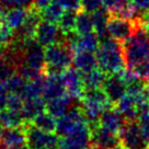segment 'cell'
I'll return each instance as SVG.
<instances>
[{"instance_id": "1", "label": "cell", "mask_w": 149, "mask_h": 149, "mask_svg": "<svg viewBox=\"0 0 149 149\" xmlns=\"http://www.w3.org/2000/svg\"><path fill=\"white\" fill-rule=\"evenodd\" d=\"M95 55L99 68L107 74H117L125 66L122 44L112 37L100 43Z\"/></svg>"}, {"instance_id": "2", "label": "cell", "mask_w": 149, "mask_h": 149, "mask_svg": "<svg viewBox=\"0 0 149 149\" xmlns=\"http://www.w3.org/2000/svg\"><path fill=\"white\" fill-rule=\"evenodd\" d=\"M125 66L133 69L143 61L149 58V34L140 24L132 36L123 43Z\"/></svg>"}, {"instance_id": "3", "label": "cell", "mask_w": 149, "mask_h": 149, "mask_svg": "<svg viewBox=\"0 0 149 149\" xmlns=\"http://www.w3.org/2000/svg\"><path fill=\"white\" fill-rule=\"evenodd\" d=\"M74 53L65 43H55L45 47L46 66L44 74H61L72 65Z\"/></svg>"}, {"instance_id": "4", "label": "cell", "mask_w": 149, "mask_h": 149, "mask_svg": "<svg viewBox=\"0 0 149 149\" xmlns=\"http://www.w3.org/2000/svg\"><path fill=\"white\" fill-rule=\"evenodd\" d=\"M24 130L29 149H53L58 146L59 138L57 134L44 132L32 123H26L24 125Z\"/></svg>"}, {"instance_id": "5", "label": "cell", "mask_w": 149, "mask_h": 149, "mask_svg": "<svg viewBox=\"0 0 149 149\" xmlns=\"http://www.w3.org/2000/svg\"><path fill=\"white\" fill-rule=\"evenodd\" d=\"M139 25V21L111 14L107 22V32L113 40L124 43L135 33Z\"/></svg>"}, {"instance_id": "6", "label": "cell", "mask_w": 149, "mask_h": 149, "mask_svg": "<svg viewBox=\"0 0 149 149\" xmlns=\"http://www.w3.org/2000/svg\"><path fill=\"white\" fill-rule=\"evenodd\" d=\"M91 144V127L88 123L81 124L68 135L61 137L58 149H87Z\"/></svg>"}, {"instance_id": "7", "label": "cell", "mask_w": 149, "mask_h": 149, "mask_svg": "<svg viewBox=\"0 0 149 149\" xmlns=\"http://www.w3.org/2000/svg\"><path fill=\"white\" fill-rule=\"evenodd\" d=\"M121 145L125 149H149V145L143 137L139 124L136 121H127L118 133Z\"/></svg>"}, {"instance_id": "8", "label": "cell", "mask_w": 149, "mask_h": 149, "mask_svg": "<svg viewBox=\"0 0 149 149\" xmlns=\"http://www.w3.org/2000/svg\"><path fill=\"white\" fill-rule=\"evenodd\" d=\"M88 123L84 118V113L81 111L80 105H74L65 115L58 118L57 121V127H56V134L61 137L68 135L74 130H76L81 124Z\"/></svg>"}, {"instance_id": "9", "label": "cell", "mask_w": 149, "mask_h": 149, "mask_svg": "<svg viewBox=\"0 0 149 149\" xmlns=\"http://www.w3.org/2000/svg\"><path fill=\"white\" fill-rule=\"evenodd\" d=\"M65 33L61 31L56 23L42 20L36 30L35 40L42 46L46 47L55 43H64Z\"/></svg>"}, {"instance_id": "10", "label": "cell", "mask_w": 149, "mask_h": 149, "mask_svg": "<svg viewBox=\"0 0 149 149\" xmlns=\"http://www.w3.org/2000/svg\"><path fill=\"white\" fill-rule=\"evenodd\" d=\"M121 145L118 134H115L100 124L91 128V144L94 149H112Z\"/></svg>"}, {"instance_id": "11", "label": "cell", "mask_w": 149, "mask_h": 149, "mask_svg": "<svg viewBox=\"0 0 149 149\" xmlns=\"http://www.w3.org/2000/svg\"><path fill=\"white\" fill-rule=\"evenodd\" d=\"M43 47L44 46L36 42V40L25 42L22 64L44 72L46 61H45V49Z\"/></svg>"}, {"instance_id": "12", "label": "cell", "mask_w": 149, "mask_h": 149, "mask_svg": "<svg viewBox=\"0 0 149 149\" xmlns=\"http://www.w3.org/2000/svg\"><path fill=\"white\" fill-rule=\"evenodd\" d=\"M61 79L65 84L66 92L76 100H81L84 91L82 72L74 67H69L63 72Z\"/></svg>"}, {"instance_id": "13", "label": "cell", "mask_w": 149, "mask_h": 149, "mask_svg": "<svg viewBox=\"0 0 149 149\" xmlns=\"http://www.w3.org/2000/svg\"><path fill=\"white\" fill-rule=\"evenodd\" d=\"M102 89L112 104H115L127 93V86L117 74H107Z\"/></svg>"}, {"instance_id": "14", "label": "cell", "mask_w": 149, "mask_h": 149, "mask_svg": "<svg viewBox=\"0 0 149 149\" xmlns=\"http://www.w3.org/2000/svg\"><path fill=\"white\" fill-rule=\"evenodd\" d=\"M61 74H44V90L42 97L46 102L63 97L67 93L65 84L61 79Z\"/></svg>"}, {"instance_id": "15", "label": "cell", "mask_w": 149, "mask_h": 149, "mask_svg": "<svg viewBox=\"0 0 149 149\" xmlns=\"http://www.w3.org/2000/svg\"><path fill=\"white\" fill-rule=\"evenodd\" d=\"M126 122L127 121L125 120V117L122 115L116 107H110L103 111L99 124L113 133L118 134L120 130L123 128V126L125 125Z\"/></svg>"}, {"instance_id": "16", "label": "cell", "mask_w": 149, "mask_h": 149, "mask_svg": "<svg viewBox=\"0 0 149 149\" xmlns=\"http://www.w3.org/2000/svg\"><path fill=\"white\" fill-rule=\"evenodd\" d=\"M74 100L70 94L66 93L63 97L48 101L46 104V111L56 118L65 115L71 107L74 105Z\"/></svg>"}, {"instance_id": "17", "label": "cell", "mask_w": 149, "mask_h": 149, "mask_svg": "<svg viewBox=\"0 0 149 149\" xmlns=\"http://www.w3.org/2000/svg\"><path fill=\"white\" fill-rule=\"evenodd\" d=\"M72 66L76 69H78L80 72L86 74L91 70L98 68V59L97 55L91 52H77L74 53L72 57Z\"/></svg>"}, {"instance_id": "18", "label": "cell", "mask_w": 149, "mask_h": 149, "mask_svg": "<svg viewBox=\"0 0 149 149\" xmlns=\"http://www.w3.org/2000/svg\"><path fill=\"white\" fill-rule=\"evenodd\" d=\"M46 104V101L43 99V97L24 100V104L22 107V110H21L24 121L26 123H31L37 115L45 112Z\"/></svg>"}, {"instance_id": "19", "label": "cell", "mask_w": 149, "mask_h": 149, "mask_svg": "<svg viewBox=\"0 0 149 149\" xmlns=\"http://www.w3.org/2000/svg\"><path fill=\"white\" fill-rule=\"evenodd\" d=\"M0 139L8 147L26 145V134L24 126L22 127H3Z\"/></svg>"}, {"instance_id": "20", "label": "cell", "mask_w": 149, "mask_h": 149, "mask_svg": "<svg viewBox=\"0 0 149 149\" xmlns=\"http://www.w3.org/2000/svg\"><path fill=\"white\" fill-rule=\"evenodd\" d=\"M29 12H30V9H26V8H12L5 11L2 14V18L5 23L12 31H17L23 25L28 18Z\"/></svg>"}, {"instance_id": "21", "label": "cell", "mask_w": 149, "mask_h": 149, "mask_svg": "<svg viewBox=\"0 0 149 149\" xmlns=\"http://www.w3.org/2000/svg\"><path fill=\"white\" fill-rule=\"evenodd\" d=\"M115 107L120 111L126 121H136L138 118V112L135 98L126 93L125 95L115 103Z\"/></svg>"}, {"instance_id": "22", "label": "cell", "mask_w": 149, "mask_h": 149, "mask_svg": "<svg viewBox=\"0 0 149 149\" xmlns=\"http://www.w3.org/2000/svg\"><path fill=\"white\" fill-rule=\"evenodd\" d=\"M100 46V40H99L98 35L95 32H91L88 34H84L80 35L78 43L74 47V53L77 52H91V53H95L97 49Z\"/></svg>"}, {"instance_id": "23", "label": "cell", "mask_w": 149, "mask_h": 149, "mask_svg": "<svg viewBox=\"0 0 149 149\" xmlns=\"http://www.w3.org/2000/svg\"><path fill=\"white\" fill-rule=\"evenodd\" d=\"M0 121L3 127H22L26 124L21 112L10 109L0 111Z\"/></svg>"}, {"instance_id": "24", "label": "cell", "mask_w": 149, "mask_h": 149, "mask_svg": "<svg viewBox=\"0 0 149 149\" xmlns=\"http://www.w3.org/2000/svg\"><path fill=\"white\" fill-rule=\"evenodd\" d=\"M107 76V74L103 70L100 69L99 67L89 71V72L82 74V81H84V89L102 88Z\"/></svg>"}, {"instance_id": "25", "label": "cell", "mask_w": 149, "mask_h": 149, "mask_svg": "<svg viewBox=\"0 0 149 149\" xmlns=\"http://www.w3.org/2000/svg\"><path fill=\"white\" fill-rule=\"evenodd\" d=\"M43 90H44V76L41 78H37V79L26 81V84L21 93V97L24 100L38 98V97L43 95Z\"/></svg>"}, {"instance_id": "26", "label": "cell", "mask_w": 149, "mask_h": 149, "mask_svg": "<svg viewBox=\"0 0 149 149\" xmlns=\"http://www.w3.org/2000/svg\"><path fill=\"white\" fill-rule=\"evenodd\" d=\"M76 32L79 35L88 34V33L94 32V26H93L92 15L86 11H78L77 19H76Z\"/></svg>"}, {"instance_id": "27", "label": "cell", "mask_w": 149, "mask_h": 149, "mask_svg": "<svg viewBox=\"0 0 149 149\" xmlns=\"http://www.w3.org/2000/svg\"><path fill=\"white\" fill-rule=\"evenodd\" d=\"M31 123L34 126H36L37 128L44 130V132H47V133H55L56 127H57L56 117L51 115L48 112H43V113H41Z\"/></svg>"}, {"instance_id": "28", "label": "cell", "mask_w": 149, "mask_h": 149, "mask_svg": "<svg viewBox=\"0 0 149 149\" xmlns=\"http://www.w3.org/2000/svg\"><path fill=\"white\" fill-rule=\"evenodd\" d=\"M64 12H65V9L57 1L53 0L46 8H44L41 11V14H42L43 20L53 22V23H58V21L61 20Z\"/></svg>"}, {"instance_id": "29", "label": "cell", "mask_w": 149, "mask_h": 149, "mask_svg": "<svg viewBox=\"0 0 149 149\" xmlns=\"http://www.w3.org/2000/svg\"><path fill=\"white\" fill-rule=\"evenodd\" d=\"M18 72V65L6 56L0 55V82H6Z\"/></svg>"}, {"instance_id": "30", "label": "cell", "mask_w": 149, "mask_h": 149, "mask_svg": "<svg viewBox=\"0 0 149 149\" xmlns=\"http://www.w3.org/2000/svg\"><path fill=\"white\" fill-rule=\"evenodd\" d=\"M77 13L76 11H70V10H65L64 14L61 15V20L58 21V26L64 33L74 31L76 28V19H77Z\"/></svg>"}, {"instance_id": "31", "label": "cell", "mask_w": 149, "mask_h": 149, "mask_svg": "<svg viewBox=\"0 0 149 149\" xmlns=\"http://www.w3.org/2000/svg\"><path fill=\"white\" fill-rule=\"evenodd\" d=\"M6 84H7L10 93H17V94L21 95V93L26 84V80L18 72V74H14L8 81H6Z\"/></svg>"}, {"instance_id": "32", "label": "cell", "mask_w": 149, "mask_h": 149, "mask_svg": "<svg viewBox=\"0 0 149 149\" xmlns=\"http://www.w3.org/2000/svg\"><path fill=\"white\" fill-rule=\"evenodd\" d=\"M13 40V31L5 23L2 15H0V49L8 46Z\"/></svg>"}, {"instance_id": "33", "label": "cell", "mask_w": 149, "mask_h": 149, "mask_svg": "<svg viewBox=\"0 0 149 149\" xmlns=\"http://www.w3.org/2000/svg\"><path fill=\"white\" fill-rule=\"evenodd\" d=\"M18 72L21 74L26 81L37 79V78H41V77L44 76V72H43V71H40V70L35 69V68H32V67H30V66H28V65H24V64H22V65H20L18 67Z\"/></svg>"}, {"instance_id": "34", "label": "cell", "mask_w": 149, "mask_h": 149, "mask_svg": "<svg viewBox=\"0 0 149 149\" xmlns=\"http://www.w3.org/2000/svg\"><path fill=\"white\" fill-rule=\"evenodd\" d=\"M130 2V0H103V6L111 14H116Z\"/></svg>"}, {"instance_id": "35", "label": "cell", "mask_w": 149, "mask_h": 149, "mask_svg": "<svg viewBox=\"0 0 149 149\" xmlns=\"http://www.w3.org/2000/svg\"><path fill=\"white\" fill-rule=\"evenodd\" d=\"M5 9L12 8H26L31 9L34 3V0H0Z\"/></svg>"}, {"instance_id": "36", "label": "cell", "mask_w": 149, "mask_h": 149, "mask_svg": "<svg viewBox=\"0 0 149 149\" xmlns=\"http://www.w3.org/2000/svg\"><path fill=\"white\" fill-rule=\"evenodd\" d=\"M134 72L136 74V76L139 79L144 80L146 82L149 81V58L143 61L141 63H139L138 65H136L134 68Z\"/></svg>"}, {"instance_id": "37", "label": "cell", "mask_w": 149, "mask_h": 149, "mask_svg": "<svg viewBox=\"0 0 149 149\" xmlns=\"http://www.w3.org/2000/svg\"><path fill=\"white\" fill-rule=\"evenodd\" d=\"M23 104H24V99L20 94L10 93L9 98H8V102H7V109L21 112Z\"/></svg>"}, {"instance_id": "38", "label": "cell", "mask_w": 149, "mask_h": 149, "mask_svg": "<svg viewBox=\"0 0 149 149\" xmlns=\"http://www.w3.org/2000/svg\"><path fill=\"white\" fill-rule=\"evenodd\" d=\"M103 7V0H81V9L89 13H93Z\"/></svg>"}, {"instance_id": "39", "label": "cell", "mask_w": 149, "mask_h": 149, "mask_svg": "<svg viewBox=\"0 0 149 149\" xmlns=\"http://www.w3.org/2000/svg\"><path fill=\"white\" fill-rule=\"evenodd\" d=\"M65 10L78 12L81 9V0H55Z\"/></svg>"}, {"instance_id": "40", "label": "cell", "mask_w": 149, "mask_h": 149, "mask_svg": "<svg viewBox=\"0 0 149 149\" xmlns=\"http://www.w3.org/2000/svg\"><path fill=\"white\" fill-rule=\"evenodd\" d=\"M9 90L6 82H0V111L7 109V102L9 98Z\"/></svg>"}, {"instance_id": "41", "label": "cell", "mask_w": 149, "mask_h": 149, "mask_svg": "<svg viewBox=\"0 0 149 149\" xmlns=\"http://www.w3.org/2000/svg\"><path fill=\"white\" fill-rule=\"evenodd\" d=\"M132 2L143 15L149 12V0H132Z\"/></svg>"}, {"instance_id": "42", "label": "cell", "mask_w": 149, "mask_h": 149, "mask_svg": "<svg viewBox=\"0 0 149 149\" xmlns=\"http://www.w3.org/2000/svg\"><path fill=\"white\" fill-rule=\"evenodd\" d=\"M53 0H34V3H33V7L35 9L42 11L44 8H46L47 6L51 3Z\"/></svg>"}, {"instance_id": "43", "label": "cell", "mask_w": 149, "mask_h": 149, "mask_svg": "<svg viewBox=\"0 0 149 149\" xmlns=\"http://www.w3.org/2000/svg\"><path fill=\"white\" fill-rule=\"evenodd\" d=\"M9 149H29L28 145H22V146H15V147H9Z\"/></svg>"}, {"instance_id": "44", "label": "cell", "mask_w": 149, "mask_h": 149, "mask_svg": "<svg viewBox=\"0 0 149 149\" xmlns=\"http://www.w3.org/2000/svg\"><path fill=\"white\" fill-rule=\"evenodd\" d=\"M141 21H146V22H149V12L145 13L141 18Z\"/></svg>"}, {"instance_id": "45", "label": "cell", "mask_w": 149, "mask_h": 149, "mask_svg": "<svg viewBox=\"0 0 149 149\" xmlns=\"http://www.w3.org/2000/svg\"><path fill=\"white\" fill-rule=\"evenodd\" d=\"M3 12H5V8H3L2 3L0 2V15H2V14H3Z\"/></svg>"}, {"instance_id": "46", "label": "cell", "mask_w": 149, "mask_h": 149, "mask_svg": "<svg viewBox=\"0 0 149 149\" xmlns=\"http://www.w3.org/2000/svg\"><path fill=\"white\" fill-rule=\"evenodd\" d=\"M112 149H125L122 145H120V146H117V147H114V148H112Z\"/></svg>"}, {"instance_id": "47", "label": "cell", "mask_w": 149, "mask_h": 149, "mask_svg": "<svg viewBox=\"0 0 149 149\" xmlns=\"http://www.w3.org/2000/svg\"><path fill=\"white\" fill-rule=\"evenodd\" d=\"M87 149H94V148H92V147H90V148H89V147H88Z\"/></svg>"}, {"instance_id": "48", "label": "cell", "mask_w": 149, "mask_h": 149, "mask_svg": "<svg viewBox=\"0 0 149 149\" xmlns=\"http://www.w3.org/2000/svg\"><path fill=\"white\" fill-rule=\"evenodd\" d=\"M53 149H58V146H57V147H56V148H53Z\"/></svg>"}, {"instance_id": "49", "label": "cell", "mask_w": 149, "mask_h": 149, "mask_svg": "<svg viewBox=\"0 0 149 149\" xmlns=\"http://www.w3.org/2000/svg\"><path fill=\"white\" fill-rule=\"evenodd\" d=\"M147 84H148V86H149V81H148V82H147Z\"/></svg>"}]
</instances>
